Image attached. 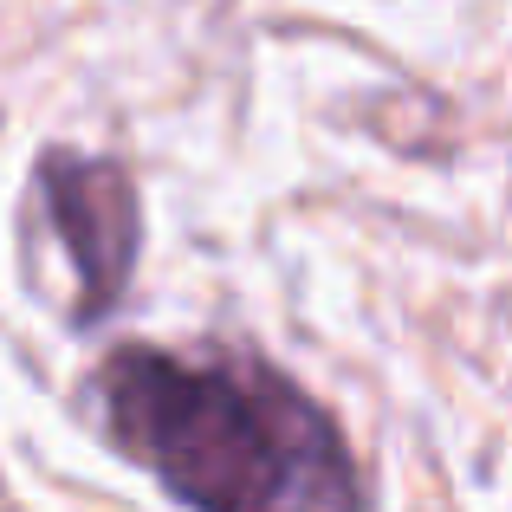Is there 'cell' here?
<instances>
[{
  "label": "cell",
  "mask_w": 512,
  "mask_h": 512,
  "mask_svg": "<svg viewBox=\"0 0 512 512\" xmlns=\"http://www.w3.org/2000/svg\"><path fill=\"white\" fill-rule=\"evenodd\" d=\"M33 214L72 266V325L111 318L143 253V201L130 169L85 150H46L33 163Z\"/></svg>",
  "instance_id": "2"
},
{
  "label": "cell",
  "mask_w": 512,
  "mask_h": 512,
  "mask_svg": "<svg viewBox=\"0 0 512 512\" xmlns=\"http://www.w3.org/2000/svg\"><path fill=\"white\" fill-rule=\"evenodd\" d=\"M85 415L188 512H370L338 415L260 350L117 344L85 376Z\"/></svg>",
  "instance_id": "1"
}]
</instances>
